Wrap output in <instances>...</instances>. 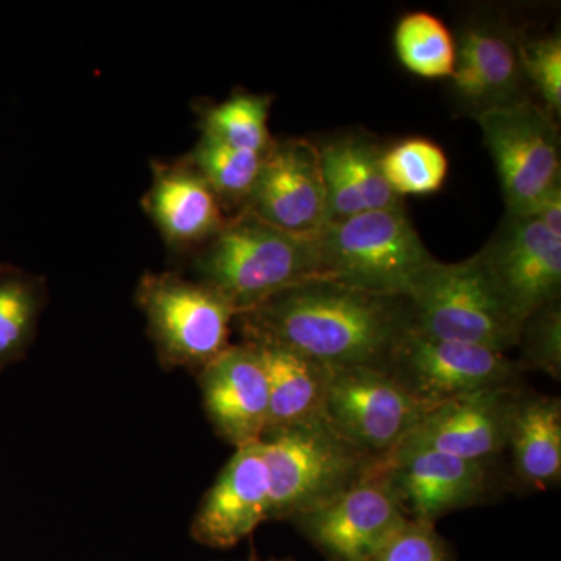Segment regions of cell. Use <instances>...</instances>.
Returning <instances> with one entry per match:
<instances>
[{
  "label": "cell",
  "mask_w": 561,
  "mask_h": 561,
  "mask_svg": "<svg viewBox=\"0 0 561 561\" xmlns=\"http://www.w3.org/2000/svg\"><path fill=\"white\" fill-rule=\"evenodd\" d=\"M234 324L251 345L280 346L330 368L387 370L394 346L412 330V306L408 298L312 278L238 313Z\"/></svg>",
  "instance_id": "obj_1"
},
{
  "label": "cell",
  "mask_w": 561,
  "mask_h": 561,
  "mask_svg": "<svg viewBox=\"0 0 561 561\" xmlns=\"http://www.w3.org/2000/svg\"><path fill=\"white\" fill-rule=\"evenodd\" d=\"M198 283L225 298L236 316L273 295L321 278L316 234L279 230L241 210L194 254Z\"/></svg>",
  "instance_id": "obj_2"
},
{
  "label": "cell",
  "mask_w": 561,
  "mask_h": 561,
  "mask_svg": "<svg viewBox=\"0 0 561 561\" xmlns=\"http://www.w3.org/2000/svg\"><path fill=\"white\" fill-rule=\"evenodd\" d=\"M316 245L321 278L387 297L408 298L435 261L404 206L328 221Z\"/></svg>",
  "instance_id": "obj_3"
},
{
  "label": "cell",
  "mask_w": 561,
  "mask_h": 561,
  "mask_svg": "<svg viewBox=\"0 0 561 561\" xmlns=\"http://www.w3.org/2000/svg\"><path fill=\"white\" fill-rule=\"evenodd\" d=\"M261 445L271 486V522H290L320 507L378 465L339 437L323 416L265 432Z\"/></svg>",
  "instance_id": "obj_4"
},
{
  "label": "cell",
  "mask_w": 561,
  "mask_h": 561,
  "mask_svg": "<svg viewBox=\"0 0 561 561\" xmlns=\"http://www.w3.org/2000/svg\"><path fill=\"white\" fill-rule=\"evenodd\" d=\"M408 300L412 330L507 354L524 324L515 319L483 275L478 257L446 264L435 260L416 280Z\"/></svg>",
  "instance_id": "obj_5"
},
{
  "label": "cell",
  "mask_w": 561,
  "mask_h": 561,
  "mask_svg": "<svg viewBox=\"0 0 561 561\" xmlns=\"http://www.w3.org/2000/svg\"><path fill=\"white\" fill-rule=\"evenodd\" d=\"M158 359L201 371L230 346L236 311L217 291L176 273H147L136 289Z\"/></svg>",
  "instance_id": "obj_6"
},
{
  "label": "cell",
  "mask_w": 561,
  "mask_h": 561,
  "mask_svg": "<svg viewBox=\"0 0 561 561\" xmlns=\"http://www.w3.org/2000/svg\"><path fill=\"white\" fill-rule=\"evenodd\" d=\"M474 117L500 176L507 216H534L561 181L556 116L526 99Z\"/></svg>",
  "instance_id": "obj_7"
},
{
  "label": "cell",
  "mask_w": 561,
  "mask_h": 561,
  "mask_svg": "<svg viewBox=\"0 0 561 561\" xmlns=\"http://www.w3.org/2000/svg\"><path fill=\"white\" fill-rule=\"evenodd\" d=\"M427 405L387 370L330 368L323 420L354 448L381 461L419 426Z\"/></svg>",
  "instance_id": "obj_8"
},
{
  "label": "cell",
  "mask_w": 561,
  "mask_h": 561,
  "mask_svg": "<svg viewBox=\"0 0 561 561\" xmlns=\"http://www.w3.org/2000/svg\"><path fill=\"white\" fill-rule=\"evenodd\" d=\"M494 470V460H468L408 442L376 465L408 519L427 524L485 502L497 482Z\"/></svg>",
  "instance_id": "obj_9"
},
{
  "label": "cell",
  "mask_w": 561,
  "mask_h": 561,
  "mask_svg": "<svg viewBox=\"0 0 561 561\" xmlns=\"http://www.w3.org/2000/svg\"><path fill=\"white\" fill-rule=\"evenodd\" d=\"M387 371L431 408L472 391L518 383L523 368L500 351L409 330L394 346Z\"/></svg>",
  "instance_id": "obj_10"
},
{
  "label": "cell",
  "mask_w": 561,
  "mask_h": 561,
  "mask_svg": "<svg viewBox=\"0 0 561 561\" xmlns=\"http://www.w3.org/2000/svg\"><path fill=\"white\" fill-rule=\"evenodd\" d=\"M474 256L500 300L523 324L560 301L561 239L534 216H505Z\"/></svg>",
  "instance_id": "obj_11"
},
{
  "label": "cell",
  "mask_w": 561,
  "mask_h": 561,
  "mask_svg": "<svg viewBox=\"0 0 561 561\" xmlns=\"http://www.w3.org/2000/svg\"><path fill=\"white\" fill-rule=\"evenodd\" d=\"M408 522L376 467L334 500L290 519L328 561H370Z\"/></svg>",
  "instance_id": "obj_12"
},
{
  "label": "cell",
  "mask_w": 561,
  "mask_h": 561,
  "mask_svg": "<svg viewBox=\"0 0 561 561\" xmlns=\"http://www.w3.org/2000/svg\"><path fill=\"white\" fill-rule=\"evenodd\" d=\"M242 210L279 230L317 234L328 221L320 147L306 139L273 140Z\"/></svg>",
  "instance_id": "obj_13"
},
{
  "label": "cell",
  "mask_w": 561,
  "mask_h": 561,
  "mask_svg": "<svg viewBox=\"0 0 561 561\" xmlns=\"http://www.w3.org/2000/svg\"><path fill=\"white\" fill-rule=\"evenodd\" d=\"M271 522V486L261 440L236 448L206 491L191 524L203 546L230 549Z\"/></svg>",
  "instance_id": "obj_14"
},
{
  "label": "cell",
  "mask_w": 561,
  "mask_h": 561,
  "mask_svg": "<svg viewBox=\"0 0 561 561\" xmlns=\"http://www.w3.org/2000/svg\"><path fill=\"white\" fill-rule=\"evenodd\" d=\"M519 390L518 383L490 387L431 405L404 442L468 460L500 459L507 451L508 426Z\"/></svg>",
  "instance_id": "obj_15"
},
{
  "label": "cell",
  "mask_w": 561,
  "mask_h": 561,
  "mask_svg": "<svg viewBox=\"0 0 561 561\" xmlns=\"http://www.w3.org/2000/svg\"><path fill=\"white\" fill-rule=\"evenodd\" d=\"M198 375L203 408L221 440L234 448L261 440L268 421V381L250 343L230 345Z\"/></svg>",
  "instance_id": "obj_16"
},
{
  "label": "cell",
  "mask_w": 561,
  "mask_h": 561,
  "mask_svg": "<svg viewBox=\"0 0 561 561\" xmlns=\"http://www.w3.org/2000/svg\"><path fill=\"white\" fill-rule=\"evenodd\" d=\"M457 55L451 80L454 92L472 114L526 101L518 38L497 21H476L465 25L456 39Z\"/></svg>",
  "instance_id": "obj_17"
},
{
  "label": "cell",
  "mask_w": 561,
  "mask_h": 561,
  "mask_svg": "<svg viewBox=\"0 0 561 561\" xmlns=\"http://www.w3.org/2000/svg\"><path fill=\"white\" fill-rule=\"evenodd\" d=\"M142 206L176 253H197L228 220L216 192L184 160L151 164V184Z\"/></svg>",
  "instance_id": "obj_18"
},
{
  "label": "cell",
  "mask_w": 561,
  "mask_h": 561,
  "mask_svg": "<svg viewBox=\"0 0 561 561\" xmlns=\"http://www.w3.org/2000/svg\"><path fill=\"white\" fill-rule=\"evenodd\" d=\"M319 147L328 221L404 206L383 179L382 151L371 140L350 135Z\"/></svg>",
  "instance_id": "obj_19"
},
{
  "label": "cell",
  "mask_w": 561,
  "mask_h": 561,
  "mask_svg": "<svg viewBox=\"0 0 561 561\" xmlns=\"http://www.w3.org/2000/svg\"><path fill=\"white\" fill-rule=\"evenodd\" d=\"M507 451L516 482L534 490L560 485V398L519 390L508 426Z\"/></svg>",
  "instance_id": "obj_20"
},
{
  "label": "cell",
  "mask_w": 561,
  "mask_h": 561,
  "mask_svg": "<svg viewBox=\"0 0 561 561\" xmlns=\"http://www.w3.org/2000/svg\"><path fill=\"white\" fill-rule=\"evenodd\" d=\"M253 346L264 365L271 397L265 432L321 419L330 367L280 346Z\"/></svg>",
  "instance_id": "obj_21"
},
{
  "label": "cell",
  "mask_w": 561,
  "mask_h": 561,
  "mask_svg": "<svg viewBox=\"0 0 561 561\" xmlns=\"http://www.w3.org/2000/svg\"><path fill=\"white\" fill-rule=\"evenodd\" d=\"M41 276L0 265V371L25 357L46 305Z\"/></svg>",
  "instance_id": "obj_22"
},
{
  "label": "cell",
  "mask_w": 561,
  "mask_h": 561,
  "mask_svg": "<svg viewBox=\"0 0 561 561\" xmlns=\"http://www.w3.org/2000/svg\"><path fill=\"white\" fill-rule=\"evenodd\" d=\"M262 158L256 151L236 149L202 135L183 160L216 192L224 209L241 213L260 175Z\"/></svg>",
  "instance_id": "obj_23"
},
{
  "label": "cell",
  "mask_w": 561,
  "mask_h": 561,
  "mask_svg": "<svg viewBox=\"0 0 561 561\" xmlns=\"http://www.w3.org/2000/svg\"><path fill=\"white\" fill-rule=\"evenodd\" d=\"M271 108V95L234 92L227 101L203 106L198 127L203 136L264 154L273 144L268 130Z\"/></svg>",
  "instance_id": "obj_24"
},
{
  "label": "cell",
  "mask_w": 561,
  "mask_h": 561,
  "mask_svg": "<svg viewBox=\"0 0 561 561\" xmlns=\"http://www.w3.org/2000/svg\"><path fill=\"white\" fill-rule=\"evenodd\" d=\"M394 51L409 72L424 79H449L456 66L457 44L453 33L434 14H405L394 28Z\"/></svg>",
  "instance_id": "obj_25"
},
{
  "label": "cell",
  "mask_w": 561,
  "mask_h": 561,
  "mask_svg": "<svg viewBox=\"0 0 561 561\" xmlns=\"http://www.w3.org/2000/svg\"><path fill=\"white\" fill-rule=\"evenodd\" d=\"M448 158L432 140H402L381 154L383 179L398 197L431 195L445 186Z\"/></svg>",
  "instance_id": "obj_26"
},
{
  "label": "cell",
  "mask_w": 561,
  "mask_h": 561,
  "mask_svg": "<svg viewBox=\"0 0 561 561\" xmlns=\"http://www.w3.org/2000/svg\"><path fill=\"white\" fill-rule=\"evenodd\" d=\"M522 348L523 370L545 373L549 378L561 379V305L552 302L524 323L518 343Z\"/></svg>",
  "instance_id": "obj_27"
},
{
  "label": "cell",
  "mask_w": 561,
  "mask_h": 561,
  "mask_svg": "<svg viewBox=\"0 0 561 561\" xmlns=\"http://www.w3.org/2000/svg\"><path fill=\"white\" fill-rule=\"evenodd\" d=\"M527 83L545 101L553 116L561 111V38L560 33L546 38L523 41L519 46Z\"/></svg>",
  "instance_id": "obj_28"
},
{
  "label": "cell",
  "mask_w": 561,
  "mask_h": 561,
  "mask_svg": "<svg viewBox=\"0 0 561 561\" xmlns=\"http://www.w3.org/2000/svg\"><path fill=\"white\" fill-rule=\"evenodd\" d=\"M370 561H454V556L435 524L409 519Z\"/></svg>",
  "instance_id": "obj_29"
},
{
  "label": "cell",
  "mask_w": 561,
  "mask_h": 561,
  "mask_svg": "<svg viewBox=\"0 0 561 561\" xmlns=\"http://www.w3.org/2000/svg\"><path fill=\"white\" fill-rule=\"evenodd\" d=\"M534 217L552 236L561 239V181L546 195L545 201L535 210Z\"/></svg>",
  "instance_id": "obj_30"
},
{
  "label": "cell",
  "mask_w": 561,
  "mask_h": 561,
  "mask_svg": "<svg viewBox=\"0 0 561 561\" xmlns=\"http://www.w3.org/2000/svg\"><path fill=\"white\" fill-rule=\"evenodd\" d=\"M250 561H261V560H257L256 557H253V559H250ZM271 561H291V560H271Z\"/></svg>",
  "instance_id": "obj_31"
}]
</instances>
